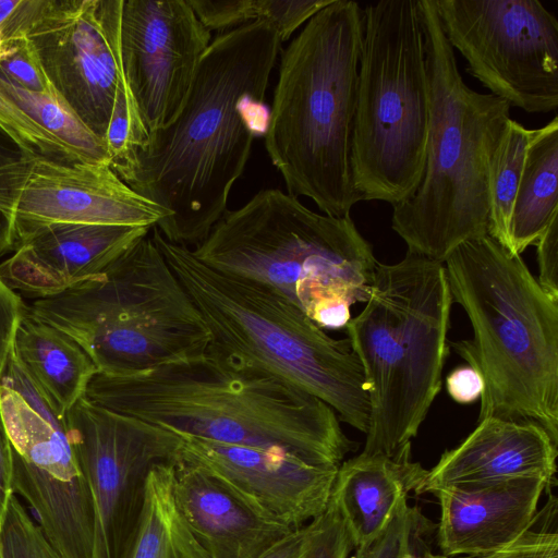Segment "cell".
Masks as SVG:
<instances>
[{"label":"cell","instance_id":"6da1fadb","mask_svg":"<svg viewBox=\"0 0 558 558\" xmlns=\"http://www.w3.org/2000/svg\"><path fill=\"white\" fill-rule=\"evenodd\" d=\"M281 44L265 21L220 33L201 58L177 117L110 167L167 213L155 227L168 241L195 247L228 210L253 141L267 129L265 95Z\"/></svg>","mask_w":558,"mask_h":558},{"label":"cell","instance_id":"7a4b0ae2","mask_svg":"<svg viewBox=\"0 0 558 558\" xmlns=\"http://www.w3.org/2000/svg\"><path fill=\"white\" fill-rule=\"evenodd\" d=\"M84 398L177 434L277 450L313 465L339 466L357 447L324 401L210 345L138 374L97 373Z\"/></svg>","mask_w":558,"mask_h":558},{"label":"cell","instance_id":"3957f363","mask_svg":"<svg viewBox=\"0 0 558 558\" xmlns=\"http://www.w3.org/2000/svg\"><path fill=\"white\" fill-rule=\"evenodd\" d=\"M444 266L473 329L449 345L483 379L478 420L532 421L558 444V299L488 234L461 243Z\"/></svg>","mask_w":558,"mask_h":558},{"label":"cell","instance_id":"277c9868","mask_svg":"<svg viewBox=\"0 0 558 558\" xmlns=\"http://www.w3.org/2000/svg\"><path fill=\"white\" fill-rule=\"evenodd\" d=\"M362 38L355 1L332 0L313 15L282 51L265 132L287 193L332 217L362 201L351 171Z\"/></svg>","mask_w":558,"mask_h":558},{"label":"cell","instance_id":"5b68a950","mask_svg":"<svg viewBox=\"0 0 558 558\" xmlns=\"http://www.w3.org/2000/svg\"><path fill=\"white\" fill-rule=\"evenodd\" d=\"M194 255L257 281L323 329L345 328L354 303L371 294L378 262L351 216L317 213L280 189H264L227 210Z\"/></svg>","mask_w":558,"mask_h":558},{"label":"cell","instance_id":"8992f818","mask_svg":"<svg viewBox=\"0 0 558 558\" xmlns=\"http://www.w3.org/2000/svg\"><path fill=\"white\" fill-rule=\"evenodd\" d=\"M429 85L423 177L392 206L391 228L408 251L444 263L461 243L488 234V168L511 106L463 81L433 0H418Z\"/></svg>","mask_w":558,"mask_h":558},{"label":"cell","instance_id":"52a82bcc","mask_svg":"<svg viewBox=\"0 0 558 558\" xmlns=\"http://www.w3.org/2000/svg\"><path fill=\"white\" fill-rule=\"evenodd\" d=\"M365 303L344 328L371 404L362 453L397 457L411 451L441 388L452 305L444 263L410 251L378 263Z\"/></svg>","mask_w":558,"mask_h":558},{"label":"cell","instance_id":"ba28073f","mask_svg":"<svg viewBox=\"0 0 558 558\" xmlns=\"http://www.w3.org/2000/svg\"><path fill=\"white\" fill-rule=\"evenodd\" d=\"M151 239L191 296L211 337L210 347L255 364L329 405L365 433L371 404L360 360L349 338L335 339L272 289L215 269L191 248Z\"/></svg>","mask_w":558,"mask_h":558},{"label":"cell","instance_id":"9c48e42d","mask_svg":"<svg viewBox=\"0 0 558 558\" xmlns=\"http://www.w3.org/2000/svg\"><path fill=\"white\" fill-rule=\"evenodd\" d=\"M26 313L72 339L97 373L109 376L201 355L211 341L204 318L149 234L96 276L58 295L35 299Z\"/></svg>","mask_w":558,"mask_h":558},{"label":"cell","instance_id":"30bf717a","mask_svg":"<svg viewBox=\"0 0 558 558\" xmlns=\"http://www.w3.org/2000/svg\"><path fill=\"white\" fill-rule=\"evenodd\" d=\"M363 11L351 141L353 185L362 201L395 206L423 177L429 85L418 0H380Z\"/></svg>","mask_w":558,"mask_h":558},{"label":"cell","instance_id":"8fae6325","mask_svg":"<svg viewBox=\"0 0 558 558\" xmlns=\"http://www.w3.org/2000/svg\"><path fill=\"white\" fill-rule=\"evenodd\" d=\"M452 50L494 96L527 113L558 107V20L537 0H433Z\"/></svg>","mask_w":558,"mask_h":558},{"label":"cell","instance_id":"7c38bea8","mask_svg":"<svg viewBox=\"0 0 558 558\" xmlns=\"http://www.w3.org/2000/svg\"><path fill=\"white\" fill-rule=\"evenodd\" d=\"M63 421L92 496V558H120L141 517L151 469L177 461L181 437L84 397Z\"/></svg>","mask_w":558,"mask_h":558},{"label":"cell","instance_id":"4fadbf2b","mask_svg":"<svg viewBox=\"0 0 558 558\" xmlns=\"http://www.w3.org/2000/svg\"><path fill=\"white\" fill-rule=\"evenodd\" d=\"M124 0H45L26 37L53 89L104 141L124 81Z\"/></svg>","mask_w":558,"mask_h":558},{"label":"cell","instance_id":"5bb4252c","mask_svg":"<svg viewBox=\"0 0 558 558\" xmlns=\"http://www.w3.org/2000/svg\"><path fill=\"white\" fill-rule=\"evenodd\" d=\"M210 39L186 0H124L122 71L147 136L181 110Z\"/></svg>","mask_w":558,"mask_h":558},{"label":"cell","instance_id":"9a60e30c","mask_svg":"<svg viewBox=\"0 0 558 558\" xmlns=\"http://www.w3.org/2000/svg\"><path fill=\"white\" fill-rule=\"evenodd\" d=\"M166 217L162 208L131 189L108 163L35 157L15 208L14 248L51 225L153 228Z\"/></svg>","mask_w":558,"mask_h":558},{"label":"cell","instance_id":"2e32d148","mask_svg":"<svg viewBox=\"0 0 558 558\" xmlns=\"http://www.w3.org/2000/svg\"><path fill=\"white\" fill-rule=\"evenodd\" d=\"M179 435L177 461L213 472L293 530L308 524L329 504L338 466L308 464L271 449Z\"/></svg>","mask_w":558,"mask_h":558},{"label":"cell","instance_id":"e0dca14e","mask_svg":"<svg viewBox=\"0 0 558 558\" xmlns=\"http://www.w3.org/2000/svg\"><path fill=\"white\" fill-rule=\"evenodd\" d=\"M151 228L51 225L15 246L0 264V279L16 293L44 299L96 276Z\"/></svg>","mask_w":558,"mask_h":558},{"label":"cell","instance_id":"ac0fdd59","mask_svg":"<svg viewBox=\"0 0 558 558\" xmlns=\"http://www.w3.org/2000/svg\"><path fill=\"white\" fill-rule=\"evenodd\" d=\"M547 489L539 477L458 483L434 492L440 505L437 542L447 558L484 555L518 538L532 524Z\"/></svg>","mask_w":558,"mask_h":558},{"label":"cell","instance_id":"d6986e66","mask_svg":"<svg viewBox=\"0 0 558 558\" xmlns=\"http://www.w3.org/2000/svg\"><path fill=\"white\" fill-rule=\"evenodd\" d=\"M173 494L209 558H257L294 531L198 465L174 463Z\"/></svg>","mask_w":558,"mask_h":558},{"label":"cell","instance_id":"ffe728a7","mask_svg":"<svg viewBox=\"0 0 558 558\" xmlns=\"http://www.w3.org/2000/svg\"><path fill=\"white\" fill-rule=\"evenodd\" d=\"M557 442L532 421L487 416L427 471L416 495L458 483L539 477L556 484Z\"/></svg>","mask_w":558,"mask_h":558},{"label":"cell","instance_id":"44dd1931","mask_svg":"<svg viewBox=\"0 0 558 558\" xmlns=\"http://www.w3.org/2000/svg\"><path fill=\"white\" fill-rule=\"evenodd\" d=\"M427 470L411 460V451L398 457L360 453L337 470L331 498L350 532L354 549L375 539L388 525L408 493H417Z\"/></svg>","mask_w":558,"mask_h":558},{"label":"cell","instance_id":"7402d4cb","mask_svg":"<svg viewBox=\"0 0 558 558\" xmlns=\"http://www.w3.org/2000/svg\"><path fill=\"white\" fill-rule=\"evenodd\" d=\"M13 356L60 417L84 397L97 374L82 348L60 330L29 316L26 310L15 336Z\"/></svg>","mask_w":558,"mask_h":558},{"label":"cell","instance_id":"603a6c76","mask_svg":"<svg viewBox=\"0 0 558 558\" xmlns=\"http://www.w3.org/2000/svg\"><path fill=\"white\" fill-rule=\"evenodd\" d=\"M558 216V117L531 130L509 223V251L521 255Z\"/></svg>","mask_w":558,"mask_h":558},{"label":"cell","instance_id":"cb8c5ba5","mask_svg":"<svg viewBox=\"0 0 558 558\" xmlns=\"http://www.w3.org/2000/svg\"><path fill=\"white\" fill-rule=\"evenodd\" d=\"M174 463L151 469L141 517L120 558H209L178 509Z\"/></svg>","mask_w":558,"mask_h":558},{"label":"cell","instance_id":"d4e9b609","mask_svg":"<svg viewBox=\"0 0 558 558\" xmlns=\"http://www.w3.org/2000/svg\"><path fill=\"white\" fill-rule=\"evenodd\" d=\"M0 88L33 121L65 146L77 160L109 165L105 142L92 132L57 92H31L2 78Z\"/></svg>","mask_w":558,"mask_h":558},{"label":"cell","instance_id":"484cf974","mask_svg":"<svg viewBox=\"0 0 558 558\" xmlns=\"http://www.w3.org/2000/svg\"><path fill=\"white\" fill-rule=\"evenodd\" d=\"M531 129L510 119L488 168V235L509 250V223Z\"/></svg>","mask_w":558,"mask_h":558},{"label":"cell","instance_id":"4316f807","mask_svg":"<svg viewBox=\"0 0 558 558\" xmlns=\"http://www.w3.org/2000/svg\"><path fill=\"white\" fill-rule=\"evenodd\" d=\"M434 525L416 507L402 499L386 529L369 544L356 548L352 558H413Z\"/></svg>","mask_w":558,"mask_h":558},{"label":"cell","instance_id":"83f0119b","mask_svg":"<svg viewBox=\"0 0 558 558\" xmlns=\"http://www.w3.org/2000/svg\"><path fill=\"white\" fill-rule=\"evenodd\" d=\"M35 156L0 129V254L14 248V217Z\"/></svg>","mask_w":558,"mask_h":558},{"label":"cell","instance_id":"f1b7e54d","mask_svg":"<svg viewBox=\"0 0 558 558\" xmlns=\"http://www.w3.org/2000/svg\"><path fill=\"white\" fill-rule=\"evenodd\" d=\"M0 558H57L41 529L14 494L0 524Z\"/></svg>","mask_w":558,"mask_h":558},{"label":"cell","instance_id":"f546056e","mask_svg":"<svg viewBox=\"0 0 558 558\" xmlns=\"http://www.w3.org/2000/svg\"><path fill=\"white\" fill-rule=\"evenodd\" d=\"M0 129L23 150L61 162L80 161L61 143L23 112L0 88Z\"/></svg>","mask_w":558,"mask_h":558},{"label":"cell","instance_id":"4dcf8cb0","mask_svg":"<svg viewBox=\"0 0 558 558\" xmlns=\"http://www.w3.org/2000/svg\"><path fill=\"white\" fill-rule=\"evenodd\" d=\"M558 504L551 495L530 527L509 545L484 555L458 558H558Z\"/></svg>","mask_w":558,"mask_h":558},{"label":"cell","instance_id":"1f68e13d","mask_svg":"<svg viewBox=\"0 0 558 558\" xmlns=\"http://www.w3.org/2000/svg\"><path fill=\"white\" fill-rule=\"evenodd\" d=\"M0 78L31 92H56L26 36L0 41Z\"/></svg>","mask_w":558,"mask_h":558},{"label":"cell","instance_id":"d6a6232c","mask_svg":"<svg viewBox=\"0 0 558 558\" xmlns=\"http://www.w3.org/2000/svg\"><path fill=\"white\" fill-rule=\"evenodd\" d=\"M354 545L341 512L330 497L326 510L307 524L299 558H349Z\"/></svg>","mask_w":558,"mask_h":558},{"label":"cell","instance_id":"836d02e7","mask_svg":"<svg viewBox=\"0 0 558 558\" xmlns=\"http://www.w3.org/2000/svg\"><path fill=\"white\" fill-rule=\"evenodd\" d=\"M210 32L230 31L263 20V0H186Z\"/></svg>","mask_w":558,"mask_h":558},{"label":"cell","instance_id":"e575fe53","mask_svg":"<svg viewBox=\"0 0 558 558\" xmlns=\"http://www.w3.org/2000/svg\"><path fill=\"white\" fill-rule=\"evenodd\" d=\"M332 0H263V21L269 23L281 41L305 24Z\"/></svg>","mask_w":558,"mask_h":558},{"label":"cell","instance_id":"d590c367","mask_svg":"<svg viewBox=\"0 0 558 558\" xmlns=\"http://www.w3.org/2000/svg\"><path fill=\"white\" fill-rule=\"evenodd\" d=\"M26 305L20 294L0 279V384L14 349L15 336Z\"/></svg>","mask_w":558,"mask_h":558},{"label":"cell","instance_id":"8d00e7d4","mask_svg":"<svg viewBox=\"0 0 558 558\" xmlns=\"http://www.w3.org/2000/svg\"><path fill=\"white\" fill-rule=\"evenodd\" d=\"M538 264V284L549 295L558 299V216L535 243Z\"/></svg>","mask_w":558,"mask_h":558},{"label":"cell","instance_id":"74e56055","mask_svg":"<svg viewBox=\"0 0 558 558\" xmlns=\"http://www.w3.org/2000/svg\"><path fill=\"white\" fill-rule=\"evenodd\" d=\"M45 0H0V41L26 36Z\"/></svg>","mask_w":558,"mask_h":558},{"label":"cell","instance_id":"f35d334b","mask_svg":"<svg viewBox=\"0 0 558 558\" xmlns=\"http://www.w3.org/2000/svg\"><path fill=\"white\" fill-rule=\"evenodd\" d=\"M449 396L458 403L468 404L481 398L484 389L483 379L470 365L452 369L446 378Z\"/></svg>","mask_w":558,"mask_h":558},{"label":"cell","instance_id":"ab89813d","mask_svg":"<svg viewBox=\"0 0 558 558\" xmlns=\"http://www.w3.org/2000/svg\"><path fill=\"white\" fill-rule=\"evenodd\" d=\"M12 495V448L0 413V524Z\"/></svg>","mask_w":558,"mask_h":558},{"label":"cell","instance_id":"60d3db41","mask_svg":"<svg viewBox=\"0 0 558 558\" xmlns=\"http://www.w3.org/2000/svg\"><path fill=\"white\" fill-rule=\"evenodd\" d=\"M307 536V524L292 531L257 558H299Z\"/></svg>","mask_w":558,"mask_h":558},{"label":"cell","instance_id":"b9f144b4","mask_svg":"<svg viewBox=\"0 0 558 558\" xmlns=\"http://www.w3.org/2000/svg\"><path fill=\"white\" fill-rule=\"evenodd\" d=\"M413 558H447V557H445L444 555H434V554L429 553L428 550H425L421 554H417Z\"/></svg>","mask_w":558,"mask_h":558}]
</instances>
